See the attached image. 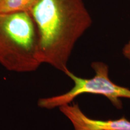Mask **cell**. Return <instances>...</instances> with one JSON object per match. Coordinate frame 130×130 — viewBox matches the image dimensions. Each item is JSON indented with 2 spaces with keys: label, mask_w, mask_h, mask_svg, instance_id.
Instances as JSON below:
<instances>
[{
  "label": "cell",
  "mask_w": 130,
  "mask_h": 130,
  "mask_svg": "<svg viewBox=\"0 0 130 130\" xmlns=\"http://www.w3.org/2000/svg\"><path fill=\"white\" fill-rule=\"evenodd\" d=\"M38 36V58L64 74L79 39L93 24L83 0H38L30 12Z\"/></svg>",
  "instance_id": "cell-1"
},
{
  "label": "cell",
  "mask_w": 130,
  "mask_h": 130,
  "mask_svg": "<svg viewBox=\"0 0 130 130\" xmlns=\"http://www.w3.org/2000/svg\"><path fill=\"white\" fill-rule=\"evenodd\" d=\"M0 64L19 73L33 72L42 64L36 27L30 12L0 13Z\"/></svg>",
  "instance_id": "cell-2"
},
{
  "label": "cell",
  "mask_w": 130,
  "mask_h": 130,
  "mask_svg": "<svg viewBox=\"0 0 130 130\" xmlns=\"http://www.w3.org/2000/svg\"><path fill=\"white\" fill-rule=\"evenodd\" d=\"M91 67L94 71V75L89 78L78 77L68 69L64 74L73 81L74 86L63 94L39 99L37 102L38 106L43 109H54L70 104L79 95L93 94L105 97L116 108L121 109L122 107V99L130 100V89L111 80L109 68L106 63L94 61Z\"/></svg>",
  "instance_id": "cell-3"
},
{
  "label": "cell",
  "mask_w": 130,
  "mask_h": 130,
  "mask_svg": "<svg viewBox=\"0 0 130 130\" xmlns=\"http://www.w3.org/2000/svg\"><path fill=\"white\" fill-rule=\"evenodd\" d=\"M58 108L72 125L74 130H130V121L125 117L114 120L95 119L87 116L75 103Z\"/></svg>",
  "instance_id": "cell-4"
},
{
  "label": "cell",
  "mask_w": 130,
  "mask_h": 130,
  "mask_svg": "<svg viewBox=\"0 0 130 130\" xmlns=\"http://www.w3.org/2000/svg\"><path fill=\"white\" fill-rule=\"evenodd\" d=\"M38 0H0V13L28 12Z\"/></svg>",
  "instance_id": "cell-5"
},
{
  "label": "cell",
  "mask_w": 130,
  "mask_h": 130,
  "mask_svg": "<svg viewBox=\"0 0 130 130\" xmlns=\"http://www.w3.org/2000/svg\"><path fill=\"white\" fill-rule=\"evenodd\" d=\"M122 52L123 56L129 61L130 64V39L123 46Z\"/></svg>",
  "instance_id": "cell-6"
}]
</instances>
